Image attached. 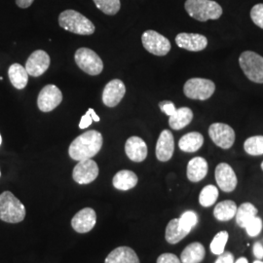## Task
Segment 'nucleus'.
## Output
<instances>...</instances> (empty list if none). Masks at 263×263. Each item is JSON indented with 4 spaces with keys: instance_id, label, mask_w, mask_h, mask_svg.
I'll return each instance as SVG.
<instances>
[{
    "instance_id": "423d86ee",
    "label": "nucleus",
    "mask_w": 263,
    "mask_h": 263,
    "mask_svg": "<svg viewBox=\"0 0 263 263\" xmlns=\"http://www.w3.org/2000/svg\"><path fill=\"white\" fill-rule=\"evenodd\" d=\"M74 60L78 67L89 76H99L104 70L102 59L89 48H79L76 52Z\"/></svg>"
},
{
    "instance_id": "aec40b11",
    "label": "nucleus",
    "mask_w": 263,
    "mask_h": 263,
    "mask_svg": "<svg viewBox=\"0 0 263 263\" xmlns=\"http://www.w3.org/2000/svg\"><path fill=\"white\" fill-rule=\"evenodd\" d=\"M208 170L207 160L203 157H195L188 163L186 171L188 179L192 182H199L206 178Z\"/></svg>"
},
{
    "instance_id": "4c0bfd02",
    "label": "nucleus",
    "mask_w": 263,
    "mask_h": 263,
    "mask_svg": "<svg viewBox=\"0 0 263 263\" xmlns=\"http://www.w3.org/2000/svg\"><path fill=\"white\" fill-rule=\"evenodd\" d=\"M215 263H234V256L229 252H223L218 255Z\"/></svg>"
},
{
    "instance_id": "58836bf2",
    "label": "nucleus",
    "mask_w": 263,
    "mask_h": 263,
    "mask_svg": "<svg viewBox=\"0 0 263 263\" xmlns=\"http://www.w3.org/2000/svg\"><path fill=\"white\" fill-rule=\"evenodd\" d=\"M93 122V118H92V115L90 111L88 110L84 116H82L80 123H79V128L80 129H86L88 128L91 124Z\"/></svg>"
},
{
    "instance_id": "b1692460",
    "label": "nucleus",
    "mask_w": 263,
    "mask_h": 263,
    "mask_svg": "<svg viewBox=\"0 0 263 263\" xmlns=\"http://www.w3.org/2000/svg\"><path fill=\"white\" fill-rule=\"evenodd\" d=\"M193 119V112L189 107H180L169 118L170 127L174 130H181L189 125Z\"/></svg>"
},
{
    "instance_id": "ddd939ff",
    "label": "nucleus",
    "mask_w": 263,
    "mask_h": 263,
    "mask_svg": "<svg viewBox=\"0 0 263 263\" xmlns=\"http://www.w3.org/2000/svg\"><path fill=\"white\" fill-rule=\"evenodd\" d=\"M216 180L217 185L224 192H232L235 190L238 179L234 170L226 163H220L216 166Z\"/></svg>"
},
{
    "instance_id": "37998d69",
    "label": "nucleus",
    "mask_w": 263,
    "mask_h": 263,
    "mask_svg": "<svg viewBox=\"0 0 263 263\" xmlns=\"http://www.w3.org/2000/svg\"><path fill=\"white\" fill-rule=\"evenodd\" d=\"M234 263H249V261H248V259H247L246 257H241V258H239V259Z\"/></svg>"
},
{
    "instance_id": "f3484780",
    "label": "nucleus",
    "mask_w": 263,
    "mask_h": 263,
    "mask_svg": "<svg viewBox=\"0 0 263 263\" xmlns=\"http://www.w3.org/2000/svg\"><path fill=\"white\" fill-rule=\"evenodd\" d=\"M175 151V141L172 132L164 130L160 134L156 144V157L161 162L169 161Z\"/></svg>"
},
{
    "instance_id": "6e6552de",
    "label": "nucleus",
    "mask_w": 263,
    "mask_h": 263,
    "mask_svg": "<svg viewBox=\"0 0 263 263\" xmlns=\"http://www.w3.org/2000/svg\"><path fill=\"white\" fill-rule=\"evenodd\" d=\"M141 41L144 49L155 56H166L172 48L168 38L151 29L143 32Z\"/></svg>"
},
{
    "instance_id": "c85d7f7f",
    "label": "nucleus",
    "mask_w": 263,
    "mask_h": 263,
    "mask_svg": "<svg viewBox=\"0 0 263 263\" xmlns=\"http://www.w3.org/2000/svg\"><path fill=\"white\" fill-rule=\"evenodd\" d=\"M218 198V190L215 185H207L202 189L199 195V203L203 207L213 206Z\"/></svg>"
},
{
    "instance_id": "5701e85b",
    "label": "nucleus",
    "mask_w": 263,
    "mask_h": 263,
    "mask_svg": "<svg viewBox=\"0 0 263 263\" xmlns=\"http://www.w3.org/2000/svg\"><path fill=\"white\" fill-rule=\"evenodd\" d=\"M204 143V137L198 132H191L181 137L179 141L180 151L192 153L199 151Z\"/></svg>"
},
{
    "instance_id": "e433bc0d",
    "label": "nucleus",
    "mask_w": 263,
    "mask_h": 263,
    "mask_svg": "<svg viewBox=\"0 0 263 263\" xmlns=\"http://www.w3.org/2000/svg\"><path fill=\"white\" fill-rule=\"evenodd\" d=\"M159 107L160 109H161L163 112L165 113V114H167L169 117L171 115H173V114L175 113V111L177 110L175 104H173L172 102H170V101L161 102L159 104Z\"/></svg>"
},
{
    "instance_id": "a18cd8bd",
    "label": "nucleus",
    "mask_w": 263,
    "mask_h": 263,
    "mask_svg": "<svg viewBox=\"0 0 263 263\" xmlns=\"http://www.w3.org/2000/svg\"><path fill=\"white\" fill-rule=\"evenodd\" d=\"M1 142H2V138H1V135H0V144H1Z\"/></svg>"
},
{
    "instance_id": "2eb2a0df",
    "label": "nucleus",
    "mask_w": 263,
    "mask_h": 263,
    "mask_svg": "<svg viewBox=\"0 0 263 263\" xmlns=\"http://www.w3.org/2000/svg\"><path fill=\"white\" fill-rule=\"evenodd\" d=\"M97 223V214L93 209L85 208L71 219V226L78 233L90 232Z\"/></svg>"
},
{
    "instance_id": "9d476101",
    "label": "nucleus",
    "mask_w": 263,
    "mask_h": 263,
    "mask_svg": "<svg viewBox=\"0 0 263 263\" xmlns=\"http://www.w3.org/2000/svg\"><path fill=\"white\" fill-rule=\"evenodd\" d=\"M63 101L61 90L53 84L46 85L38 95L37 106L42 112H50Z\"/></svg>"
},
{
    "instance_id": "1a4fd4ad",
    "label": "nucleus",
    "mask_w": 263,
    "mask_h": 263,
    "mask_svg": "<svg viewBox=\"0 0 263 263\" xmlns=\"http://www.w3.org/2000/svg\"><path fill=\"white\" fill-rule=\"evenodd\" d=\"M209 136L222 149H229L235 141V132L227 124L214 123L209 128Z\"/></svg>"
},
{
    "instance_id": "cd10ccee",
    "label": "nucleus",
    "mask_w": 263,
    "mask_h": 263,
    "mask_svg": "<svg viewBox=\"0 0 263 263\" xmlns=\"http://www.w3.org/2000/svg\"><path fill=\"white\" fill-rule=\"evenodd\" d=\"M189 233L182 230L179 223V218H174L170 221L166 228L165 238L170 244H178L183 238H185Z\"/></svg>"
},
{
    "instance_id": "79ce46f5",
    "label": "nucleus",
    "mask_w": 263,
    "mask_h": 263,
    "mask_svg": "<svg viewBox=\"0 0 263 263\" xmlns=\"http://www.w3.org/2000/svg\"><path fill=\"white\" fill-rule=\"evenodd\" d=\"M90 113H91V115H92V118H93V121H96V122H99L100 121V117L97 115V113L95 112L94 109L93 108H89L88 109Z\"/></svg>"
},
{
    "instance_id": "ea45409f",
    "label": "nucleus",
    "mask_w": 263,
    "mask_h": 263,
    "mask_svg": "<svg viewBox=\"0 0 263 263\" xmlns=\"http://www.w3.org/2000/svg\"><path fill=\"white\" fill-rule=\"evenodd\" d=\"M254 256L260 260L263 258V246L259 242L255 243L254 246Z\"/></svg>"
},
{
    "instance_id": "dca6fc26",
    "label": "nucleus",
    "mask_w": 263,
    "mask_h": 263,
    "mask_svg": "<svg viewBox=\"0 0 263 263\" xmlns=\"http://www.w3.org/2000/svg\"><path fill=\"white\" fill-rule=\"evenodd\" d=\"M176 43L179 48L185 49L190 52H199L206 49L208 39L202 34L181 32L176 36Z\"/></svg>"
},
{
    "instance_id": "a211bd4d",
    "label": "nucleus",
    "mask_w": 263,
    "mask_h": 263,
    "mask_svg": "<svg viewBox=\"0 0 263 263\" xmlns=\"http://www.w3.org/2000/svg\"><path fill=\"white\" fill-rule=\"evenodd\" d=\"M125 152L129 159L140 163L147 157V145L140 137H131L126 141Z\"/></svg>"
},
{
    "instance_id": "72a5a7b5",
    "label": "nucleus",
    "mask_w": 263,
    "mask_h": 263,
    "mask_svg": "<svg viewBox=\"0 0 263 263\" xmlns=\"http://www.w3.org/2000/svg\"><path fill=\"white\" fill-rule=\"evenodd\" d=\"M262 219L260 217H257L255 216L253 220H251L249 222V224L246 226V230H247V233L248 235L251 236V237H256V236L259 235L261 230H262Z\"/></svg>"
},
{
    "instance_id": "f257e3e1",
    "label": "nucleus",
    "mask_w": 263,
    "mask_h": 263,
    "mask_svg": "<svg viewBox=\"0 0 263 263\" xmlns=\"http://www.w3.org/2000/svg\"><path fill=\"white\" fill-rule=\"evenodd\" d=\"M104 143L103 136L100 132L91 130L83 133L71 142L68 154L76 161L91 159L102 149Z\"/></svg>"
},
{
    "instance_id": "473e14b6",
    "label": "nucleus",
    "mask_w": 263,
    "mask_h": 263,
    "mask_svg": "<svg viewBox=\"0 0 263 263\" xmlns=\"http://www.w3.org/2000/svg\"><path fill=\"white\" fill-rule=\"evenodd\" d=\"M179 223L182 230L190 233L192 228H194L198 223L197 214L193 211H187L183 213L179 218Z\"/></svg>"
},
{
    "instance_id": "7ed1b4c3",
    "label": "nucleus",
    "mask_w": 263,
    "mask_h": 263,
    "mask_svg": "<svg viewBox=\"0 0 263 263\" xmlns=\"http://www.w3.org/2000/svg\"><path fill=\"white\" fill-rule=\"evenodd\" d=\"M26 217V208L10 191L0 194V219L8 223H19Z\"/></svg>"
},
{
    "instance_id": "9b49d317",
    "label": "nucleus",
    "mask_w": 263,
    "mask_h": 263,
    "mask_svg": "<svg viewBox=\"0 0 263 263\" xmlns=\"http://www.w3.org/2000/svg\"><path fill=\"white\" fill-rule=\"evenodd\" d=\"M99 176V167L94 160H81L72 172V178L78 184H89Z\"/></svg>"
},
{
    "instance_id": "7c9ffc66",
    "label": "nucleus",
    "mask_w": 263,
    "mask_h": 263,
    "mask_svg": "<svg viewBox=\"0 0 263 263\" xmlns=\"http://www.w3.org/2000/svg\"><path fill=\"white\" fill-rule=\"evenodd\" d=\"M98 9L101 10L105 15L114 16L121 8L120 0H93Z\"/></svg>"
},
{
    "instance_id": "0eeeda50",
    "label": "nucleus",
    "mask_w": 263,
    "mask_h": 263,
    "mask_svg": "<svg viewBox=\"0 0 263 263\" xmlns=\"http://www.w3.org/2000/svg\"><path fill=\"white\" fill-rule=\"evenodd\" d=\"M215 91V83L205 78H191L183 86V93L191 100L206 101L214 95Z\"/></svg>"
},
{
    "instance_id": "c9c22d12",
    "label": "nucleus",
    "mask_w": 263,
    "mask_h": 263,
    "mask_svg": "<svg viewBox=\"0 0 263 263\" xmlns=\"http://www.w3.org/2000/svg\"><path fill=\"white\" fill-rule=\"evenodd\" d=\"M157 263H181V261L176 254H163L157 258Z\"/></svg>"
},
{
    "instance_id": "49530a36",
    "label": "nucleus",
    "mask_w": 263,
    "mask_h": 263,
    "mask_svg": "<svg viewBox=\"0 0 263 263\" xmlns=\"http://www.w3.org/2000/svg\"><path fill=\"white\" fill-rule=\"evenodd\" d=\"M261 169H262L263 171V162L261 163Z\"/></svg>"
},
{
    "instance_id": "c03bdc74",
    "label": "nucleus",
    "mask_w": 263,
    "mask_h": 263,
    "mask_svg": "<svg viewBox=\"0 0 263 263\" xmlns=\"http://www.w3.org/2000/svg\"><path fill=\"white\" fill-rule=\"evenodd\" d=\"M254 263H263V261H260V260H256V261H254Z\"/></svg>"
},
{
    "instance_id": "4be33fe9",
    "label": "nucleus",
    "mask_w": 263,
    "mask_h": 263,
    "mask_svg": "<svg viewBox=\"0 0 263 263\" xmlns=\"http://www.w3.org/2000/svg\"><path fill=\"white\" fill-rule=\"evenodd\" d=\"M206 251L201 243L188 245L180 255L181 263H201L205 258Z\"/></svg>"
},
{
    "instance_id": "f8f14e48",
    "label": "nucleus",
    "mask_w": 263,
    "mask_h": 263,
    "mask_svg": "<svg viewBox=\"0 0 263 263\" xmlns=\"http://www.w3.org/2000/svg\"><path fill=\"white\" fill-rule=\"evenodd\" d=\"M51 63L50 56L43 50H36L28 57L26 63V69L28 76L38 77L47 71Z\"/></svg>"
},
{
    "instance_id": "39448f33",
    "label": "nucleus",
    "mask_w": 263,
    "mask_h": 263,
    "mask_svg": "<svg viewBox=\"0 0 263 263\" xmlns=\"http://www.w3.org/2000/svg\"><path fill=\"white\" fill-rule=\"evenodd\" d=\"M239 64L251 81L263 83V57L253 51H245L239 58Z\"/></svg>"
},
{
    "instance_id": "4468645a",
    "label": "nucleus",
    "mask_w": 263,
    "mask_h": 263,
    "mask_svg": "<svg viewBox=\"0 0 263 263\" xmlns=\"http://www.w3.org/2000/svg\"><path fill=\"white\" fill-rule=\"evenodd\" d=\"M126 94V87L120 79H113L104 87L103 103L108 107H115L121 103Z\"/></svg>"
},
{
    "instance_id": "412c9836",
    "label": "nucleus",
    "mask_w": 263,
    "mask_h": 263,
    "mask_svg": "<svg viewBox=\"0 0 263 263\" xmlns=\"http://www.w3.org/2000/svg\"><path fill=\"white\" fill-rule=\"evenodd\" d=\"M138 176L129 170H122L113 177V186L122 191L130 190L138 184Z\"/></svg>"
},
{
    "instance_id": "f704fd0d",
    "label": "nucleus",
    "mask_w": 263,
    "mask_h": 263,
    "mask_svg": "<svg viewBox=\"0 0 263 263\" xmlns=\"http://www.w3.org/2000/svg\"><path fill=\"white\" fill-rule=\"evenodd\" d=\"M251 18L258 28L263 29V3L254 5L251 10Z\"/></svg>"
},
{
    "instance_id": "a19ab883",
    "label": "nucleus",
    "mask_w": 263,
    "mask_h": 263,
    "mask_svg": "<svg viewBox=\"0 0 263 263\" xmlns=\"http://www.w3.org/2000/svg\"><path fill=\"white\" fill-rule=\"evenodd\" d=\"M34 0H16V4L17 6L20 8H23V9H26L28 8L32 3H33Z\"/></svg>"
},
{
    "instance_id": "2f4dec72",
    "label": "nucleus",
    "mask_w": 263,
    "mask_h": 263,
    "mask_svg": "<svg viewBox=\"0 0 263 263\" xmlns=\"http://www.w3.org/2000/svg\"><path fill=\"white\" fill-rule=\"evenodd\" d=\"M228 232L220 231L216 234L211 243V252L216 255H219L224 252L226 243L228 241Z\"/></svg>"
},
{
    "instance_id": "de8ad7c7",
    "label": "nucleus",
    "mask_w": 263,
    "mask_h": 263,
    "mask_svg": "<svg viewBox=\"0 0 263 263\" xmlns=\"http://www.w3.org/2000/svg\"><path fill=\"white\" fill-rule=\"evenodd\" d=\"M0 175H1V173H0Z\"/></svg>"
},
{
    "instance_id": "393cba45",
    "label": "nucleus",
    "mask_w": 263,
    "mask_h": 263,
    "mask_svg": "<svg viewBox=\"0 0 263 263\" xmlns=\"http://www.w3.org/2000/svg\"><path fill=\"white\" fill-rule=\"evenodd\" d=\"M8 76L10 82L16 89L23 90L27 87L28 73L25 66H21L20 64H13L8 69Z\"/></svg>"
},
{
    "instance_id": "c756f323",
    "label": "nucleus",
    "mask_w": 263,
    "mask_h": 263,
    "mask_svg": "<svg viewBox=\"0 0 263 263\" xmlns=\"http://www.w3.org/2000/svg\"><path fill=\"white\" fill-rule=\"evenodd\" d=\"M244 149L248 154L259 156L263 154V136H254L246 140Z\"/></svg>"
},
{
    "instance_id": "6ab92c4d",
    "label": "nucleus",
    "mask_w": 263,
    "mask_h": 263,
    "mask_svg": "<svg viewBox=\"0 0 263 263\" xmlns=\"http://www.w3.org/2000/svg\"><path fill=\"white\" fill-rule=\"evenodd\" d=\"M104 263H140V259L131 248L118 247L107 255Z\"/></svg>"
},
{
    "instance_id": "f03ea898",
    "label": "nucleus",
    "mask_w": 263,
    "mask_h": 263,
    "mask_svg": "<svg viewBox=\"0 0 263 263\" xmlns=\"http://www.w3.org/2000/svg\"><path fill=\"white\" fill-rule=\"evenodd\" d=\"M60 27L78 35H91L96 30L94 24L74 10H66L59 16Z\"/></svg>"
},
{
    "instance_id": "20e7f679",
    "label": "nucleus",
    "mask_w": 263,
    "mask_h": 263,
    "mask_svg": "<svg viewBox=\"0 0 263 263\" xmlns=\"http://www.w3.org/2000/svg\"><path fill=\"white\" fill-rule=\"evenodd\" d=\"M184 8L191 18L200 22L219 19L222 15L221 6L213 0H186Z\"/></svg>"
},
{
    "instance_id": "a878e982",
    "label": "nucleus",
    "mask_w": 263,
    "mask_h": 263,
    "mask_svg": "<svg viewBox=\"0 0 263 263\" xmlns=\"http://www.w3.org/2000/svg\"><path fill=\"white\" fill-rule=\"evenodd\" d=\"M237 212V205L231 200H226L216 205L214 216L219 221H228L232 219Z\"/></svg>"
},
{
    "instance_id": "bb28decb",
    "label": "nucleus",
    "mask_w": 263,
    "mask_h": 263,
    "mask_svg": "<svg viewBox=\"0 0 263 263\" xmlns=\"http://www.w3.org/2000/svg\"><path fill=\"white\" fill-rule=\"evenodd\" d=\"M257 215V209L251 203H244L239 208H237L236 212V222L237 224L245 228L249 224L251 220H253Z\"/></svg>"
}]
</instances>
